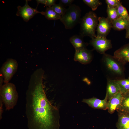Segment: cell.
I'll return each mask as SVG.
<instances>
[{"label":"cell","instance_id":"1","mask_svg":"<svg viewBox=\"0 0 129 129\" xmlns=\"http://www.w3.org/2000/svg\"><path fill=\"white\" fill-rule=\"evenodd\" d=\"M44 73L41 68L33 72L26 92L25 113L29 129H59V111L46 96L43 84Z\"/></svg>","mask_w":129,"mask_h":129},{"label":"cell","instance_id":"2","mask_svg":"<svg viewBox=\"0 0 129 129\" xmlns=\"http://www.w3.org/2000/svg\"><path fill=\"white\" fill-rule=\"evenodd\" d=\"M100 64L107 79L115 81L124 79L125 64L113 56L105 53L102 54Z\"/></svg>","mask_w":129,"mask_h":129},{"label":"cell","instance_id":"3","mask_svg":"<svg viewBox=\"0 0 129 129\" xmlns=\"http://www.w3.org/2000/svg\"><path fill=\"white\" fill-rule=\"evenodd\" d=\"M98 17L96 14L90 11L81 18L80 35L83 37L88 36L91 38L96 36L95 31L98 23Z\"/></svg>","mask_w":129,"mask_h":129},{"label":"cell","instance_id":"4","mask_svg":"<svg viewBox=\"0 0 129 129\" xmlns=\"http://www.w3.org/2000/svg\"><path fill=\"white\" fill-rule=\"evenodd\" d=\"M18 94L15 85L8 82L0 87V98L2 100L6 110L13 109L16 105Z\"/></svg>","mask_w":129,"mask_h":129},{"label":"cell","instance_id":"5","mask_svg":"<svg viewBox=\"0 0 129 129\" xmlns=\"http://www.w3.org/2000/svg\"><path fill=\"white\" fill-rule=\"evenodd\" d=\"M81 12L79 7L75 4L71 5L66 9L65 13L60 20L66 29H72L79 23Z\"/></svg>","mask_w":129,"mask_h":129},{"label":"cell","instance_id":"6","mask_svg":"<svg viewBox=\"0 0 129 129\" xmlns=\"http://www.w3.org/2000/svg\"><path fill=\"white\" fill-rule=\"evenodd\" d=\"M18 66L17 61L13 59H9L4 63L1 67L0 71L3 76L5 83L9 82L16 72Z\"/></svg>","mask_w":129,"mask_h":129},{"label":"cell","instance_id":"7","mask_svg":"<svg viewBox=\"0 0 129 129\" xmlns=\"http://www.w3.org/2000/svg\"><path fill=\"white\" fill-rule=\"evenodd\" d=\"M90 44L97 52L102 54L112 47L111 40L105 37L96 36L91 38Z\"/></svg>","mask_w":129,"mask_h":129},{"label":"cell","instance_id":"8","mask_svg":"<svg viewBox=\"0 0 129 129\" xmlns=\"http://www.w3.org/2000/svg\"><path fill=\"white\" fill-rule=\"evenodd\" d=\"M28 0H26L25 4L22 7L20 6L17 7L16 14V16L22 17L26 22L28 21L36 14L41 13V12L38 11L37 8L30 7L28 5Z\"/></svg>","mask_w":129,"mask_h":129},{"label":"cell","instance_id":"9","mask_svg":"<svg viewBox=\"0 0 129 129\" xmlns=\"http://www.w3.org/2000/svg\"><path fill=\"white\" fill-rule=\"evenodd\" d=\"M98 23L96 31L97 36L106 37L111 28V23L107 18L102 17H98Z\"/></svg>","mask_w":129,"mask_h":129},{"label":"cell","instance_id":"10","mask_svg":"<svg viewBox=\"0 0 129 129\" xmlns=\"http://www.w3.org/2000/svg\"><path fill=\"white\" fill-rule=\"evenodd\" d=\"M93 59V55L91 50L87 48L75 51L74 60L81 64H86L90 63Z\"/></svg>","mask_w":129,"mask_h":129},{"label":"cell","instance_id":"11","mask_svg":"<svg viewBox=\"0 0 129 129\" xmlns=\"http://www.w3.org/2000/svg\"><path fill=\"white\" fill-rule=\"evenodd\" d=\"M108 99L105 97L101 100L96 97L84 99L82 102L87 104L89 107L95 109L106 110L107 109Z\"/></svg>","mask_w":129,"mask_h":129},{"label":"cell","instance_id":"12","mask_svg":"<svg viewBox=\"0 0 129 129\" xmlns=\"http://www.w3.org/2000/svg\"><path fill=\"white\" fill-rule=\"evenodd\" d=\"M123 94L119 91L108 101L107 109L109 113H113L120 107L122 100Z\"/></svg>","mask_w":129,"mask_h":129},{"label":"cell","instance_id":"13","mask_svg":"<svg viewBox=\"0 0 129 129\" xmlns=\"http://www.w3.org/2000/svg\"><path fill=\"white\" fill-rule=\"evenodd\" d=\"M113 56L125 64L129 62V43L116 50Z\"/></svg>","mask_w":129,"mask_h":129},{"label":"cell","instance_id":"14","mask_svg":"<svg viewBox=\"0 0 129 129\" xmlns=\"http://www.w3.org/2000/svg\"><path fill=\"white\" fill-rule=\"evenodd\" d=\"M83 37L80 35H76L70 38V42L74 48L75 51L86 49L88 44L84 41Z\"/></svg>","mask_w":129,"mask_h":129},{"label":"cell","instance_id":"15","mask_svg":"<svg viewBox=\"0 0 129 129\" xmlns=\"http://www.w3.org/2000/svg\"><path fill=\"white\" fill-rule=\"evenodd\" d=\"M107 80L105 97L108 100L117 93L120 91V89L119 85L115 81L108 79H107Z\"/></svg>","mask_w":129,"mask_h":129},{"label":"cell","instance_id":"16","mask_svg":"<svg viewBox=\"0 0 129 129\" xmlns=\"http://www.w3.org/2000/svg\"><path fill=\"white\" fill-rule=\"evenodd\" d=\"M111 23L112 28L114 30L121 31L126 29L129 25V20L119 17Z\"/></svg>","mask_w":129,"mask_h":129},{"label":"cell","instance_id":"17","mask_svg":"<svg viewBox=\"0 0 129 129\" xmlns=\"http://www.w3.org/2000/svg\"><path fill=\"white\" fill-rule=\"evenodd\" d=\"M117 129H129V113H118Z\"/></svg>","mask_w":129,"mask_h":129},{"label":"cell","instance_id":"18","mask_svg":"<svg viewBox=\"0 0 129 129\" xmlns=\"http://www.w3.org/2000/svg\"><path fill=\"white\" fill-rule=\"evenodd\" d=\"M117 111L118 113H129V91L123 94L121 105Z\"/></svg>","mask_w":129,"mask_h":129},{"label":"cell","instance_id":"19","mask_svg":"<svg viewBox=\"0 0 129 129\" xmlns=\"http://www.w3.org/2000/svg\"><path fill=\"white\" fill-rule=\"evenodd\" d=\"M41 14L45 16V17L49 20H60L61 16L56 13L51 7H47L45 11L41 12Z\"/></svg>","mask_w":129,"mask_h":129},{"label":"cell","instance_id":"20","mask_svg":"<svg viewBox=\"0 0 129 129\" xmlns=\"http://www.w3.org/2000/svg\"><path fill=\"white\" fill-rule=\"evenodd\" d=\"M107 12L108 15L107 18L111 23L120 17L116 7H110L107 5Z\"/></svg>","mask_w":129,"mask_h":129},{"label":"cell","instance_id":"21","mask_svg":"<svg viewBox=\"0 0 129 129\" xmlns=\"http://www.w3.org/2000/svg\"><path fill=\"white\" fill-rule=\"evenodd\" d=\"M118 84L120 91L123 94L129 91V78L115 81Z\"/></svg>","mask_w":129,"mask_h":129},{"label":"cell","instance_id":"22","mask_svg":"<svg viewBox=\"0 0 129 129\" xmlns=\"http://www.w3.org/2000/svg\"><path fill=\"white\" fill-rule=\"evenodd\" d=\"M120 17L129 20V15L126 8L120 3L116 7Z\"/></svg>","mask_w":129,"mask_h":129},{"label":"cell","instance_id":"23","mask_svg":"<svg viewBox=\"0 0 129 129\" xmlns=\"http://www.w3.org/2000/svg\"><path fill=\"white\" fill-rule=\"evenodd\" d=\"M84 2L91 7L93 11L96 10L102 3L98 0H83Z\"/></svg>","mask_w":129,"mask_h":129},{"label":"cell","instance_id":"24","mask_svg":"<svg viewBox=\"0 0 129 129\" xmlns=\"http://www.w3.org/2000/svg\"><path fill=\"white\" fill-rule=\"evenodd\" d=\"M61 17L65 13L66 9L60 3L55 4L51 7Z\"/></svg>","mask_w":129,"mask_h":129},{"label":"cell","instance_id":"25","mask_svg":"<svg viewBox=\"0 0 129 129\" xmlns=\"http://www.w3.org/2000/svg\"><path fill=\"white\" fill-rule=\"evenodd\" d=\"M105 1L107 5L112 7H116L121 3L119 0H106Z\"/></svg>","mask_w":129,"mask_h":129},{"label":"cell","instance_id":"26","mask_svg":"<svg viewBox=\"0 0 129 129\" xmlns=\"http://www.w3.org/2000/svg\"><path fill=\"white\" fill-rule=\"evenodd\" d=\"M74 1L73 0H60L59 3L61 4L64 7L66 6H70L72 5Z\"/></svg>","mask_w":129,"mask_h":129},{"label":"cell","instance_id":"27","mask_svg":"<svg viewBox=\"0 0 129 129\" xmlns=\"http://www.w3.org/2000/svg\"><path fill=\"white\" fill-rule=\"evenodd\" d=\"M56 0H46L45 5L47 7H51L55 4Z\"/></svg>","mask_w":129,"mask_h":129},{"label":"cell","instance_id":"28","mask_svg":"<svg viewBox=\"0 0 129 129\" xmlns=\"http://www.w3.org/2000/svg\"><path fill=\"white\" fill-rule=\"evenodd\" d=\"M4 104L1 98H0V119L2 118V115L3 113V105Z\"/></svg>","mask_w":129,"mask_h":129},{"label":"cell","instance_id":"29","mask_svg":"<svg viewBox=\"0 0 129 129\" xmlns=\"http://www.w3.org/2000/svg\"><path fill=\"white\" fill-rule=\"evenodd\" d=\"M126 31L125 38H129V25L125 29Z\"/></svg>","mask_w":129,"mask_h":129},{"label":"cell","instance_id":"30","mask_svg":"<svg viewBox=\"0 0 129 129\" xmlns=\"http://www.w3.org/2000/svg\"><path fill=\"white\" fill-rule=\"evenodd\" d=\"M36 1L38 4V6L40 3L45 5L46 1V0H37Z\"/></svg>","mask_w":129,"mask_h":129},{"label":"cell","instance_id":"31","mask_svg":"<svg viewBox=\"0 0 129 129\" xmlns=\"http://www.w3.org/2000/svg\"><path fill=\"white\" fill-rule=\"evenodd\" d=\"M0 87H1L3 85V83L4 82V79L2 75L0 73Z\"/></svg>","mask_w":129,"mask_h":129},{"label":"cell","instance_id":"32","mask_svg":"<svg viewBox=\"0 0 129 129\" xmlns=\"http://www.w3.org/2000/svg\"><path fill=\"white\" fill-rule=\"evenodd\" d=\"M128 78H129V76Z\"/></svg>","mask_w":129,"mask_h":129}]
</instances>
